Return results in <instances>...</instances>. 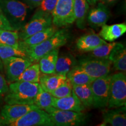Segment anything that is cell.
Here are the masks:
<instances>
[{
	"mask_svg": "<svg viewBox=\"0 0 126 126\" xmlns=\"http://www.w3.org/2000/svg\"><path fill=\"white\" fill-rule=\"evenodd\" d=\"M110 16V12L108 6L99 2L96 7L88 11L86 18L91 27L97 29L106 24Z\"/></svg>",
	"mask_w": 126,
	"mask_h": 126,
	"instance_id": "cell-13",
	"label": "cell"
},
{
	"mask_svg": "<svg viewBox=\"0 0 126 126\" xmlns=\"http://www.w3.org/2000/svg\"><path fill=\"white\" fill-rule=\"evenodd\" d=\"M9 89L7 82L2 75L0 74V99L7 94Z\"/></svg>",
	"mask_w": 126,
	"mask_h": 126,
	"instance_id": "cell-34",
	"label": "cell"
},
{
	"mask_svg": "<svg viewBox=\"0 0 126 126\" xmlns=\"http://www.w3.org/2000/svg\"><path fill=\"white\" fill-rule=\"evenodd\" d=\"M67 78L70 80L72 85H83L91 84L94 78L88 75L82 69L76 65L66 75Z\"/></svg>",
	"mask_w": 126,
	"mask_h": 126,
	"instance_id": "cell-22",
	"label": "cell"
},
{
	"mask_svg": "<svg viewBox=\"0 0 126 126\" xmlns=\"http://www.w3.org/2000/svg\"><path fill=\"white\" fill-rule=\"evenodd\" d=\"M52 106L58 109L74 111H83L86 109L81 103L73 91L72 94L68 96L60 98L54 97Z\"/></svg>",
	"mask_w": 126,
	"mask_h": 126,
	"instance_id": "cell-14",
	"label": "cell"
},
{
	"mask_svg": "<svg viewBox=\"0 0 126 126\" xmlns=\"http://www.w3.org/2000/svg\"><path fill=\"white\" fill-rule=\"evenodd\" d=\"M89 4L90 5H94L98 2L99 0H88Z\"/></svg>",
	"mask_w": 126,
	"mask_h": 126,
	"instance_id": "cell-37",
	"label": "cell"
},
{
	"mask_svg": "<svg viewBox=\"0 0 126 126\" xmlns=\"http://www.w3.org/2000/svg\"><path fill=\"white\" fill-rule=\"evenodd\" d=\"M3 68H4V66H3V63L2 60L0 59V71L2 70Z\"/></svg>",
	"mask_w": 126,
	"mask_h": 126,
	"instance_id": "cell-39",
	"label": "cell"
},
{
	"mask_svg": "<svg viewBox=\"0 0 126 126\" xmlns=\"http://www.w3.org/2000/svg\"><path fill=\"white\" fill-rule=\"evenodd\" d=\"M122 108V109L110 110L104 113L103 122L100 126H126V106Z\"/></svg>",
	"mask_w": 126,
	"mask_h": 126,
	"instance_id": "cell-20",
	"label": "cell"
},
{
	"mask_svg": "<svg viewBox=\"0 0 126 126\" xmlns=\"http://www.w3.org/2000/svg\"><path fill=\"white\" fill-rule=\"evenodd\" d=\"M108 59L116 70L123 72L126 71V50L123 44L117 43L111 50Z\"/></svg>",
	"mask_w": 126,
	"mask_h": 126,
	"instance_id": "cell-16",
	"label": "cell"
},
{
	"mask_svg": "<svg viewBox=\"0 0 126 126\" xmlns=\"http://www.w3.org/2000/svg\"><path fill=\"white\" fill-rule=\"evenodd\" d=\"M74 0H57L52 13V23L57 28L67 26L75 22Z\"/></svg>",
	"mask_w": 126,
	"mask_h": 126,
	"instance_id": "cell-6",
	"label": "cell"
},
{
	"mask_svg": "<svg viewBox=\"0 0 126 126\" xmlns=\"http://www.w3.org/2000/svg\"><path fill=\"white\" fill-rule=\"evenodd\" d=\"M111 64L109 59L89 57L81 59L77 65L88 75L96 79L109 75Z\"/></svg>",
	"mask_w": 126,
	"mask_h": 126,
	"instance_id": "cell-8",
	"label": "cell"
},
{
	"mask_svg": "<svg viewBox=\"0 0 126 126\" xmlns=\"http://www.w3.org/2000/svg\"><path fill=\"white\" fill-rule=\"evenodd\" d=\"M117 42L106 43L99 46L94 50L89 52V56L91 58L100 59H108L111 50L114 48Z\"/></svg>",
	"mask_w": 126,
	"mask_h": 126,
	"instance_id": "cell-30",
	"label": "cell"
},
{
	"mask_svg": "<svg viewBox=\"0 0 126 126\" xmlns=\"http://www.w3.org/2000/svg\"><path fill=\"white\" fill-rule=\"evenodd\" d=\"M54 97L47 91L44 90L40 85L38 92H37L34 100V105L37 106L40 109L44 110L52 106Z\"/></svg>",
	"mask_w": 126,
	"mask_h": 126,
	"instance_id": "cell-28",
	"label": "cell"
},
{
	"mask_svg": "<svg viewBox=\"0 0 126 126\" xmlns=\"http://www.w3.org/2000/svg\"><path fill=\"white\" fill-rule=\"evenodd\" d=\"M72 84L70 80L67 78L66 80L61 85L57 88L54 91H52L50 94L54 97L60 98L70 96L72 93Z\"/></svg>",
	"mask_w": 126,
	"mask_h": 126,
	"instance_id": "cell-31",
	"label": "cell"
},
{
	"mask_svg": "<svg viewBox=\"0 0 126 126\" xmlns=\"http://www.w3.org/2000/svg\"><path fill=\"white\" fill-rule=\"evenodd\" d=\"M49 115L54 126H81L85 123L87 116L83 111L58 109L51 106L45 110Z\"/></svg>",
	"mask_w": 126,
	"mask_h": 126,
	"instance_id": "cell-5",
	"label": "cell"
},
{
	"mask_svg": "<svg viewBox=\"0 0 126 126\" xmlns=\"http://www.w3.org/2000/svg\"><path fill=\"white\" fill-rule=\"evenodd\" d=\"M11 126H53L50 117L45 110L34 109L11 123Z\"/></svg>",
	"mask_w": 126,
	"mask_h": 126,
	"instance_id": "cell-10",
	"label": "cell"
},
{
	"mask_svg": "<svg viewBox=\"0 0 126 126\" xmlns=\"http://www.w3.org/2000/svg\"><path fill=\"white\" fill-rule=\"evenodd\" d=\"M11 57L28 58L26 51L19 45L18 46L0 45V59L2 60Z\"/></svg>",
	"mask_w": 126,
	"mask_h": 126,
	"instance_id": "cell-27",
	"label": "cell"
},
{
	"mask_svg": "<svg viewBox=\"0 0 126 126\" xmlns=\"http://www.w3.org/2000/svg\"><path fill=\"white\" fill-rule=\"evenodd\" d=\"M67 77L65 75L57 74H42L40 75L39 84L44 90L49 93L54 91L65 82Z\"/></svg>",
	"mask_w": 126,
	"mask_h": 126,
	"instance_id": "cell-18",
	"label": "cell"
},
{
	"mask_svg": "<svg viewBox=\"0 0 126 126\" xmlns=\"http://www.w3.org/2000/svg\"><path fill=\"white\" fill-rule=\"evenodd\" d=\"M76 65H77V61L73 56L70 54L62 55L58 57L54 73L66 75Z\"/></svg>",
	"mask_w": 126,
	"mask_h": 126,
	"instance_id": "cell-25",
	"label": "cell"
},
{
	"mask_svg": "<svg viewBox=\"0 0 126 126\" xmlns=\"http://www.w3.org/2000/svg\"><path fill=\"white\" fill-rule=\"evenodd\" d=\"M72 91L85 108L93 106V95L91 84L73 85Z\"/></svg>",
	"mask_w": 126,
	"mask_h": 126,
	"instance_id": "cell-24",
	"label": "cell"
},
{
	"mask_svg": "<svg viewBox=\"0 0 126 126\" xmlns=\"http://www.w3.org/2000/svg\"><path fill=\"white\" fill-rule=\"evenodd\" d=\"M35 105H23V104H7L2 107L1 116L4 120L6 125L19 119L30 110L38 109Z\"/></svg>",
	"mask_w": 126,
	"mask_h": 126,
	"instance_id": "cell-12",
	"label": "cell"
},
{
	"mask_svg": "<svg viewBox=\"0 0 126 126\" xmlns=\"http://www.w3.org/2000/svg\"><path fill=\"white\" fill-rule=\"evenodd\" d=\"M0 8L15 31L25 25L29 7L20 0H0Z\"/></svg>",
	"mask_w": 126,
	"mask_h": 126,
	"instance_id": "cell-3",
	"label": "cell"
},
{
	"mask_svg": "<svg viewBox=\"0 0 126 126\" xmlns=\"http://www.w3.org/2000/svg\"><path fill=\"white\" fill-rule=\"evenodd\" d=\"M70 37V33L67 29L57 30L54 34L40 43L24 49L27 53L28 58L33 63H36L47 53L65 45Z\"/></svg>",
	"mask_w": 126,
	"mask_h": 126,
	"instance_id": "cell-2",
	"label": "cell"
},
{
	"mask_svg": "<svg viewBox=\"0 0 126 126\" xmlns=\"http://www.w3.org/2000/svg\"><path fill=\"white\" fill-rule=\"evenodd\" d=\"M4 101L7 104L33 105L38 92L39 83L15 81L10 83Z\"/></svg>",
	"mask_w": 126,
	"mask_h": 126,
	"instance_id": "cell-1",
	"label": "cell"
},
{
	"mask_svg": "<svg viewBox=\"0 0 126 126\" xmlns=\"http://www.w3.org/2000/svg\"><path fill=\"white\" fill-rule=\"evenodd\" d=\"M58 28L51 25L43 31L36 33L35 34L31 36L24 40L19 41V45L23 48L37 45L51 36L56 32Z\"/></svg>",
	"mask_w": 126,
	"mask_h": 126,
	"instance_id": "cell-19",
	"label": "cell"
},
{
	"mask_svg": "<svg viewBox=\"0 0 126 126\" xmlns=\"http://www.w3.org/2000/svg\"><path fill=\"white\" fill-rule=\"evenodd\" d=\"M126 76L125 72H119L111 75L108 107L116 109L126 106Z\"/></svg>",
	"mask_w": 126,
	"mask_h": 126,
	"instance_id": "cell-4",
	"label": "cell"
},
{
	"mask_svg": "<svg viewBox=\"0 0 126 126\" xmlns=\"http://www.w3.org/2000/svg\"><path fill=\"white\" fill-rule=\"evenodd\" d=\"M2 61L9 83L16 81L25 69L33 63L28 58L20 57H11Z\"/></svg>",
	"mask_w": 126,
	"mask_h": 126,
	"instance_id": "cell-11",
	"label": "cell"
},
{
	"mask_svg": "<svg viewBox=\"0 0 126 126\" xmlns=\"http://www.w3.org/2000/svg\"><path fill=\"white\" fill-rule=\"evenodd\" d=\"M1 29L15 31L10 25L6 17L5 16L4 13L0 8V30Z\"/></svg>",
	"mask_w": 126,
	"mask_h": 126,
	"instance_id": "cell-33",
	"label": "cell"
},
{
	"mask_svg": "<svg viewBox=\"0 0 126 126\" xmlns=\"http://www.w3.org/2000/svg\"><path fill=\"white\" fill-rule=\"evenodd\" d=\"M107 42L95 33H89L81 36L77 41V49L81 52H89Z\"/></svg>",
	"mask_w": 126,
	"mask_h": 126,
	"instance_id": "cell-15",
	"label": "cell"
},
{
	"mask_svg": "<svg viewBox=\"0 0 126 126\" xmlns=\"http://www.w3.org/2000/svg\"><path fill=\"white\" fill-rule=\"evenodd\" d=\"M5 122L4 120L3 119V118L1 117V116L0 115V126H5Z\"/></svg>",
	"mask_w": 126,
	"mask_h": 126,
	"instance_id": "cell-38",
	"label": "cell"
},
{
	"mask_svg": "<svg viewBox=\"0 0 126 126\" xmlns=\"http://www.w3.org/2000/svg\"><path fill=\"white\" fill-rule=\"evenodd\" d=\"M52 24V15L36 10L31 20L18 31L19 41L24 40L36 33L46 29Z\"/></svg>",
	"mask_w": 126,
	"mask_h": 126,
	"instance_id": "cell-7",
	"label": "cell"
},
{
	"mask_svg": "<svg viewBox=\"0 0 126 126\" xmlns=\"http://www.w3.org/2000/svg\"><path fill=\"white\" fill-rule=\"evenodd\" d=\"M57 0H42L36 10L52 15Z\"/></svg>",
	"mask_w": 126,
	"mask_h": 126,
	"instance_id": "cell-32",
	"label": "cell"
},
{
	"mask_svg": "<svg viewBox=\"0 0 126 126\" xmlns=\"http://www.w3.org/2000/svg\"><path fill=\"white\" fill-rule=\"evenodd\" d=\"M40 72L39 63H32L27 68L25 69L16 81L39 83Z\"/></svg>",
	"mask_w": 126,
	"mask_h": 126,
	"instance_id": "cell-26",
	"label": "cell"
},
{
	"mask_svg": "<svg viewBox=\"0 0 126 126\" xmlns=\"http://www.w3.org/2000/svg\"><path fill=\"white\" fill-rule=\"evenodd\" d=\"M59 52V48H57L40 58L39 60V64L40 72L42 74H50L54 73Z\"/></svg>",
	"mask_w": 126,
	"mask_h": 126,
	"instance_id": "cell-21",
	"label": "cell"
},
{
	"mask_svg": "<svg viewBox=\"0 0 126 126\" xmlns=\"http://www.w3.org/2000/svg\"><path fill=\"white\" fill-rule=\"evenodd\" d=\"M111 75L96 78L91 83L93 95V106L103 108L108 106Z\"/></svg>",
	"mask_w": 126,
	"mask_h": 126,
	"instance_id": "cell-9",
	"label": "cell"
},
{
	"mask_svg": "<svg viewBox=\"0 0 126 126\" xmlns=\"http://www.w3.org/2000/svg\"><path fill=\"white\" fill-rule=\"evenodd\" d=\"M20 1H22L23 2L29 6L30 8H34L38 7L42 0H20Z\"/></svg>",
	"mask_w": 126,
	"mask_h": 126,
	"instance_id": "cell-35",
	"label": "cell"
},
{
	"mask_svg": "<svg viewBox=\"0 0 126 126\" xmlns=\"http://www.w3.org/2000/svg\"><path fill=\"white\" fill-rule=\"evenodd\" d=\"M19 43L18 31L0 30V45L18 46Z\"/></svg>",
	"mask_w": 126,
	"mask_h": 126,
	"instance_id": "cell-29",
	"label": "cell"
},
{
	"mask_svg": "<svg viewBox=\"0 0 126 126\" xmlns=\"http://www.w3.org/2000/svg\"><path fill=\"white\" fill-rule=\"evenodd\" d=\"M118 1L119 0H99V1L102 4H105V5L110 6L116 4Z\"/></svg>",
	"mask_w": 126,
	"mask_h": 126,
	"instance_id": "cell-36",
	"label": "cell"
},
{
	"mask_svg": "<svg viewBox=\"0 0 126 126\" xmlns=\"http://www.w3.org/2000/svg\"><path fill=\"white\" fill-rule=\"evenodd\" d=\"M126 32V23H116L111 25H104L98 35L105 41L112 42L119 39Z\"/></svg>",
	"mask_w": 126,
	"mask_h": 126,
	"instance_id": "cell-17",
	"label": "cell"
},
{
	"mask_svg": "<svg viewBox=\"0 0 126 126\" xmlns=\"http://www.w3.org/2000/svg\"><path fill=\"white\" fill-rule=\"evenodd\" d=\"M89 11V2L88 0H74V13L76 25L79 29H85L88 12Z\"/></svg>",
	"mask_w": 126,
	"mask_h": 126,
	"instance_id": "cell-23",
	"label": "cell"
}]
</instances>
